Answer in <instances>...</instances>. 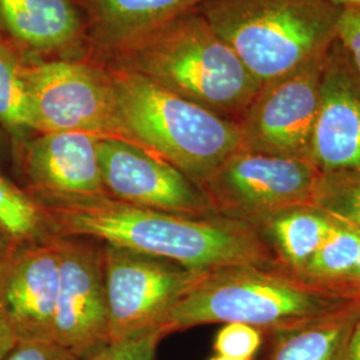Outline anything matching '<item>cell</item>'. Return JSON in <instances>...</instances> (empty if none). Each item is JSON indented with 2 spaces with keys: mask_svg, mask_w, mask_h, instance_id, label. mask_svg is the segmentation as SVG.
<instances>
[{
  "mask_svg": "<svg viewBox=\"0 0 360 360\" xmlns=\"http://www.w3.org/2000/svg\"><path fill=\"white\" fill-rule=\"evenodd\" d=\"M35 200L56 236L91 238L190 270L276 262L257 229L218 214H172L132 206L105 195Z\"/></svg>",
  "mask_w": 360,
  "mask_h": 360,
  "instance_id": "obj_1",
  "label": "cell"
},
{
  "mask_svg": "<svg viewBox=\"0 0 360 360\" xmlns=\"http://www.w3.org/2000/svg\"><path fill=\"white\" fill-rule=\"evenodd\" d=\"M360 300L346 287L315 283L278 262L203 271L163 324L168 334L214 323H245L278 334Z\"/></svg>",
  "mask_w": 360,
  "mask_h": 360,
  "instance_id": "obj_2",
  "label": "cell"
},
{
  "mask_svg": "<svg viewBox=\"0 0 360 360\" xmlns=\"http://www.w3.org/2000/svg\"><path fill=\"white\" fill-rule=\"evenodd\" d=\"M117 51L120 68L235 122L262 87L199 11L178 16Z\"/></svg>",
  "mask_w": 360,
  "mask_h": 360,
  "instance_id": "obj_3",
  "label": "cell"
},
{
  "mask_svg": "<svg viewBox=\"0 0 360 360\" xmlns=\"http://www.w3.org/2000/svg\"><path fill=\"white\" fill-rule=\"evenodd\" d=\"M110 75L122 139L165 159L198 187L242 150L238 122L126 68L117 67Z\"/></svg>",
  "mask_w": 360,
  "mask_h": 360,
  "instance_id": "obj_4",
  "label": "cell"
},
{
  "mask_svg": "<svg viewBox=\"0 0 360 360\" xmlns=\"http://www.w3.org/2000/svg\"><path fill=\"white\" fill-rule=\"evenodd\" d=\"M198 11L260 84L328 53L342 13L330 0H207Z\"/></svg>",
  "mask_w": 360,
  "mask_h": 360,
  "instance_id": "obj_5",
  "label": "cell"
},
{
  "mask_svg": "<svg viewBox=\"0 0 360 360\" xmlns=\"http://www.w3.org/2000/svg\"><path fill=\"white\" fill-rule=\"evenodd\" d=\"M322 172L309 160L239 150L199 186L214 214L257 229L295 207H311Z\"/></svg>",
  "mask_w": 360,
  "mask_h": 360,
  "instance_id": "obj_6",
  "label": "cell"
},
{
  "mask_svg": "<svg viewBox=\"0 0 360 360\" xmlns=\"http://www.w3.org/2000/svg\"><path fill=\"white\" fill-rule=\"evenodd\" d=\"M31 122L35 134L86 132L120 138L110 72L71 60L26 65Z\"/></svg>",
  "mask_w": 360,
  "mask_h": 360,
  "instance_id": "obj_7",
  "label": "cell"
},
{
  "mask_svg": "<svg viewBox=\"0 0 360 360\" xmlns=\"http://www.w3.org/2000/svg\"><path fill=\"white\" fill-rule=\"evenodd\" d=\"M103 262L110 342L146 328L163 327L180 297L203 274L105 243Z\"/></svg>",
  "mask_w": 360,
  "mask_h": 360,
  "instance_id": "obj_8",
  "label": "cell"
},
{
  "mask_svg": "<svg viewBox=\"0 0 360 360\" xmlns=\"http://www.w3.org/2000/svg\"><path fill=\"white\" fill-rule=\"evenodd\" d=\"M327 56L262 84L238 122L242 150L309 160Z\"/></svg>",
  "mask_w": 360,
  "mask_h": 360,
  "instance_id": "obj_9",
  "label": "cell"
},
{
  "mask_svg": "<svg viewBox=\"0 0 360 360\" xmlns=\"http://www.w3.org/2000/svg\"><path fill=\"white\" fill-rule=\"evenodd\" d=\"M60 275L53 342L89 359L110 342L103 243L83 236H56Z\"/></svg>",
  "mask_w": 360,
  "mask_h": 360,
  "instance_id": "obj_10",
  "label": "cell"
},
{
  "mask_svg": "<svg viewBox=\"0 0 360 360\" xmlns=\"http://www.w3.org/2000/svg\"><path fill=\"white\" fill-rule=\"evenodd\" d=\"M98 153L105 196L172 214H214L193 180L141 146L120 138H99Z\"/></svg>",
  "mask_w": 360,
  "mask_h": 360,
  "instance_id": "obj_11",
  "label": "cell"
},
{
  "mask_svg": "<svg viewBox=\"0 0 360 360\" xmlns=\"http://www.w3.org/2000/svg\"><path fill=\"white\" fill-rule=\"evenodd\" d=\"M59 275L56 235L10 247L1 272V294L18 342H53Z\"/></svg>",
  "mask_w": 360,
  "mask_h": 360,
  "instance_id": "obj_12",
  "label": "cell"
},
{
  "mask_svg": "<svg viewBox=\"0 0 360 360\" xmlns=\"http://www.w3.org/2000/svg\"><path fill=\"white\" fill-rule=\"evenodd\" d=\"M309 160L322 174L360 171V79L338 40L323 71Z\"/></svg>",
  "mask_w": 360,
  "mask_h": 360,
  "instance_id": "obj_13",
  "label": "cell"
},
{
  "mask_svg": "<svg viewBox=\"0 0 360 360\" xmlns=\"http://www.w3.org/2000/svg\"><path fill=\"white\" fill-rule=\"evenodd\" d=\"M99 136L86 132H40L16 153L34 199L101 196L104 193Z\"/></svg>",
  "mask_w": 360,
  "mask_h": 360,
  "instance_id": "obj_14",
  "label": "cell"
},
{
  "mask_svg": "<svg viewBox=\"0 0 360 360\" xmlns=\"http://www.w3.org/2000/svg\"><path fill=\"white\" fill-rule=\"evenodd\" d=\"M0 20L32 51H60L77 41L82 22L71 0H0Z\"/></svg>",
  "mask_w": 360,
  "mask_h": 360,
  "instance_id": "obj_15",
  "label": "cell"
},
{
  "mask_svg": "<svg viewBox=\"0 0 360 360\" xmlns=\"http://www.w3.org/2000/svg\"><path fill=\"white\" fill-rule=\"evenodd\" d=\"M207 0H92L102 39L116 50L143 38Z\"/></svg>",
  "mask_w": 360,
  "mask_h": 360,
  "instance_id": "obj_16",
  "label": "cell"
},
{
  "mask_svg": "<svg viewBox=\"0 0 360 360\" xmlns=\"http://www.w3.org/2000/svg\"><path fill=\"white\" fill-rule=\"evenodd\" d=\"M360 300L319 321L274 334L270 360H347Z\"/></svg>",
  "mask_w": 360,
  "mask_h": 360,
  "instance_id": "obj_17",
  "label": "cell"
},
{
  "mask_svg": "<svg viewBox=\"0 0 360 360\" xmlns=\"http://www.w3.org/2000/svg\"><path fill=\"white\" fill-rule=\"evenodd\" d=\"M334 220L314 207H295L282 211L257 226L276 262L299 272L331 230Z\"/></svg>",
  "mask_w": 360,
  "mask_h": 360,
  "instance_id": "obj_18",
  "label": "cell"
},
{
  "mask_svg": "<svg viewBox=\"0 0 360 360\" xmlns=\"http://www.w3.org/2000/svg\"><path fill=\"white\" fill-rule=\"evenodd\" d=\"M0 129L11 139L15 153L35 135L31 122L26 63L0 39Z\"/></svg>",
  "mask_w": 360,
  "mask_h": 360,
  "instance_id": "obj_19",
  "label": "cell"
},
{
  "mask_svg": "<svg viewBox=\"0 0 360 360\" xmlns=\"http://www.w3.org/2000/svg\"><path fill=\"white\" fill-rule=\"evenodd\" d=\"M360 257V235L355 227L334 221L321 247L297 274L315 283L346 287Z\"/></svg>",
  "mask_w": 360,
  "mask_h": 360,
  "instance_id": "obj_20",
  "label": "cell"
},
{
  "mask_svg": "<svg viewBox=\"0 0 360 360\" xmlns=\"http://www.w3.org/2000/svg\"><path fill=\"white\" fill-rule=\"evenodd\" d=\"M52 235L38 202L0 174V236L18 245L41 242Z\"/></svg>",
  "mask_w": 360,
  "mask_h": 360,
  "instance_id": "obj_21",
  "label": "cell"
},
{
  "mask_svg": "<svg viewBox=\"0 0 360 360\" xmlns=\"http://www.w3.org/2000/svg\"><path fill=\"white\" fill-rule=\"evenodd\" d=\"M311 207L360 230V171L322 174Z\"/></svg>",
  "mask_w": 360,
  "mask_h": 360,
  "instance_id": "obj_22",
  "label": "cell"
},
{
  "mask_svg": "<svg viewBox=\"0 0 360 360\" xmlns=\"http://www.w3.org/2000/svg\"><path fill=\"white\" fill-rule=\"evenodd\" d=\"M167 334L163 327H151L108 342L87 360H155L160 340Z\"/></svg>",
  "mask_w": 360,
  "mask_h": 360,
  "instance_id": "obj_23",
  "label": "cell"
},
{
  "mask_svg": "<svg viewBox=\"0 0 360 360\" xmlns=\"http://www.w3.org/2000/svg\"><path fill=\"white\" fill-rule=\"evenodd\" d=\"M263 343V333L245 323L224 324L214 340L217 355L235 359L252 360Z\"/></svg>",
  "mask_w": 360,
  "mask_h": 360,
  "instance_id": "obj_24",
  "label": "cell"
},
{
  "mask_svg": "<svg viewBox=\"0 0 360 360\" xmlns=\"http://www.w3.org/2000/svg\"><path fill=\"white\" fill-rule=\"evenodd\" d=\"M1 360H87L55 342H18Z\"/></svg>",
  "mask_w": 360,
  "mask_h": 360,
  "instance_id": "obj_25",
  "label": "cell"
},
{
  "mask_svg": "<svg viewBox=\"0 0 360 360\" xmlns=\"http://www.w3.org/2000/svg\"><path fill=\"white\" fill-rule=\"evenodd\" d=\"M338 41L360 79V10L342 11L338 25Z\"/></svg>",
  "mask_w": 360,
  "mask_h": 360,
  "instance_id": "obj_26",
  "label": "cell"
},
{
  "mask_svg": "<svg viewBox=\"0 0 360 360\" xmlns=\"http://www.w3.org/2000/svg\"><path fill=\"white\" fill-rule=\"evenodd\" d=\"M10 247L11 243H8L4 238L0 236V360L3 359L18 343V338L10 322L1 294V272Z\"/></svg>",
  "mask_w": 360,
  "mask_h": 360,
  "instance_id": "obj_27",
  "label": "cell"
},
{
  "mask_svg": "<svg viewBox=\"0 0 360 360\" xmlns=\"http://www.w3.org/2000/svg\"><path fill=\"white\" fill-rule=\"evenodd\" d=\"M347 360H360V318L355 324L349 339Z\"/></svg>",
  "mask_w": 360,
  "mask_h": 360,
  "instance_id": "obj_28",
  "label": "cell"
},
{
  "mask_svg": "<svg viewBox=\"0 0 360 360\" xmlns=\"http://www.w3.org/2000/svg\"><path fill=\"white\" fill-rule=\"evenodd\" d=\"M339 10H360V0H330Z\"/></svg>",
  "mask_w": 360,
  "mask_h": 360,
  "instance_id": "obj_29",
  "label": "cell"
},
{
  "mask_svg": "<svg viewBox=\"0 0 360 360\" xmlns=\"http://www.w3.org/2000/svg\"><path fill=\"white\" fill-rule=\"evenodd\" d=\"M356 230L359 231L360 235L359 229H356ZM346 285H347L349 290H352V291H356V292H359L360 294V257L359 263H358V267H356L355 272L352 274V276L348 279V282L346 283Z\"/></svg>",
  "mask_w": 360,
  "mask_h": 360,
  "instance_id": "obj_30",
  "label": "cell"
},
{
  "mask_svg": "<svg viewBox=\"0 0 360 360\" xmlns=\"http://www.w3.org/2000/svg\"><path fill=\"white\" fill-rule=\"evenodd\" d=\"M210 360H243V359H235V358H229V356H223V355H215L212 358H210Z\"/></svg>",
  "mask_w": 360,
  "mask_h": 360,
  "instance_id": "obj_31",
  "label": "cell"
},
{
  "mask_svg": "<svg viewBox=\"0 0 360 360\" xmlns=\"http://www.w3.org/2000/svg\"><path fill=\"white\" fill-rule=\"evenodd\" d=\"M6 141V134H4V131L0 129V151H1V148H3V143Z\"/></svg>",
  "mask_w": 360,
  "mask_h": 360,
  "instance_id": "obj_32",
  "label": "cell"
},
{
  "mask_svg": "<svg viewBox=\"0 0 360 360\" xmlns=\"http://www.w3.org/2000/svg\"><path fill=\"white\" fill-rule=\"evenodd\" d=\"M0 39H1V35H0Z\"/></svg>",
  "mask_w": 360,
  "mask_h": 360,
  "instance_id": "obj_33",
  "label": "cell"
}]
</instances>
